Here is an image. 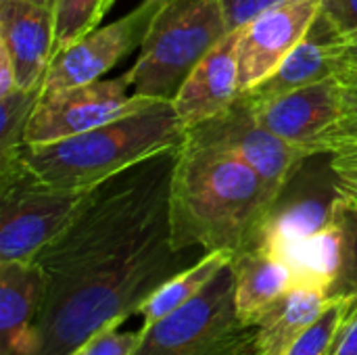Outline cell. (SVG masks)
<instances>
[{
  "mask_svg": "<svg viewBox=\"0 0 357 355\" xmlns=\"http://www.w3.org/2000/svg\"><path fill=\"white\" fill-rule=\"evenodd\" d=\"M86 192L50 186L21 151L0 157V262L36 259L71 224Z\"/></svg>",
  "mask_w": 357,
  "mask_h": 355,
  "instance_id": "cell-6",
  "label": "cell"
},
{
  "mask_svg": "<svg viewBox=\"0 0 357 355\" xmlns=\"http://www.w3.org/2000/svg\"><path fill=\"white\" fill-rule=\"evenodd\" d=\"M128 88L132 86L123 73L119 77L98 80L40 96L25 130V146L50 144L90 132L159 100L128 94Z\"/></svg>",
  "mask_w": 357,
  "mask_h": 355,
  "instance_id": "cell-7",
  "label": "cell"
},
{
  "mask_svg": "<svg viewBox=\"0 0 357 355\" xmlns=\"http://www.w3.org/2000/svg\"><path fill=\"white\" fill-rule=\"evenodd\" d=\"M228 31L220 0H167L153 19L136 63L126 71L134 94L172 100Z\"/></svg>",
  "mask_w": 357,
  "mask_h": 355,
  "instance_id": "cell-4",
  "label": "cell"
},
{
  "mask_svg": "<svg viewBox=\"0 0 357 355\" xmlns=\"http://www.w3.org/2000/svg\"><path fill=\"white\" fill-rule=\"evenodd\" d=\"M322 0H289L238 27V77L247 92L268 80L307 36Z\"/></svg>",
  "mask_w": 357,
  "mask_h": 355,
  "instance_id": "cell-12",
  "label": "cell"
},
{
  "mask_svg": "<svg viewBox=\"0 0 357 355\" xmlns=\"http://www.w3.org/2000/svg\"><path fill=\"white\" fill-rule=\"evenodd\" d=\"M274 203L268 184L247 163L186 134L169 188L176 249L226 251L234 257L257 245Z\"/></svg>",
  "mask_w": 357,
  "mask_h": 355,
  "instance_id": "cell-2",
  "label": "cell"
},
{
  "mask_svg": "<svg viewBox=\"0 0 357 355\" xmlns=\"http://www.w3.org/2000/svg\"><path fill=\"white\" fill-rule=\"evenodd\" d=\"M343 44L345 42L335 33V29L326 23V19L318 15L307 36L280 63V67L259 86L243 94L255 103L270 100L291 90L305 88L310 84L333 77L343 69V61H341Z\"/></svg>",
  "mask_w": 357,
  "mask_h": 355,
  "instance_id": "cell-17",
  "label": "cell"
},
{
  "mask_svg": "<svg viewBox=\"0 0 357 355\" xmlns=\"http://www.w3.org/2000/svg\"><path fill=\"white\" fill-rule=\"evenodd\" d=\"M0 46L8 52L17 86L42 90L54 46V8L31 0H0Z\"/></svg>",
  "mask_w": 357,
  "mask_h": 355,
  "instance_id": "cell-15",
  "label": "cell"
},
{
  "mask_svg": "<svg viewBox=\"0 0 357 355\" xmlns=\"http://www.w3.org/2000/svg\"><path fill=\"white\" fill-rule=\"evenodd\" d=\"M272 255L291 268L295 287L322 291L331 301L357 295V197L345 190L326 228Z\"/></svg>",
  "mask_w": 357,
  "mask_h": 355,
  "instance_id": "cell-9",
  "label": "cell"
},
{
  "mask_svg": "<svg viewBox=\"0 0 357 355\" xmlns=\"http://www.w3.org/2000/svg\"><path fill=\"white\" fill-rule=\"evenodd\" d=\"M176 157L157 155L88 190L71 224L36 255L46 274L36 355H71L100 328L123 324L205 255L172 241Z\"/></svg>",
  "mask_w": 357,
  "mask_h": 355,
  "instance_id": "cell-1",
  "label": "cell"
},
{
  "mask_svg": "<svg viewBox=\"0 0 357 355\" xmlns=\"http://www.w3.org/2000/svg\"><path fill=\"white\" fill-rule=\"evenodd\" d=\"M230 268L234 274L236 310L247 324H251L266 305L295 287L291 268L261 247H251L234 255Z\"/></svg>",
  "mask_w": 357,
  "mask_h": 355,
  "instance_id": "cell-19",
  "label": "cell"
},
{
  "mask_svg": "<svg viewBox=\"0 0 357 355\" xmlns=\"http://www.w3.org/2000/svg\"><path fill=\"white\" fill-rule=\"evenodd\" d=\"M40 96L42 90L17 88L0 98V157L15 155L25 146V130Z\"/></svg>",
  "mask_w": 357,
  "mask_h": 355,
  "instance_id": "cell-22",
  "label": "cell"
},
{
  "mask_svg": "<svg viewBox=\"0 0 357 355\" xmlns=\"http://www.w3.org/2000/svg\"><path fill=\"white\" fill-rule=\"evenodd\" d=\"M341 80V119L326 142V153L357 146V67H343Z\"/></svg>",
  "mask_w": 357,
  "mask_h": 355,
  "instance_id": "cell-24",
  "label": "cell"
},
{
  "mask_svg": "<svg viewBox=\"0 0 357 355\" xmlns=\"http://www.w3.org/2000/svg\"><path fill=\"white\" fill-rule=\"evenodd\" d=\"M341 61H343V67H357V42H354V44H343V48H341Z\"/></svg>",
  "mask_w": 357,
  "mask_h": 355,
  "instance_id": "cell-31",
  "label": "cell"
},
{
  "mask_svg": "<svg viewBox=\"0 0 357 355\" xmlns=\"http://www.w3.org/2000/svg\"><path fill=\"white\" fill-rule=\"evenodd\" d=\"M320 15L345 42H357V0H322Z\"/></svg>",
  "mask_w": 357,
  "mask_h": 355,
  "instance_id": "cell-26",
  "label": "cell"
},
{
  "mask_svg": "<svg viewBox=\"0 0 357 355\" xmlns=\"http://www.w3.org/2000/svg\"><path fill=\"white\" fill-rule=\"evenodd\" d=\"M121 324H109L94 333L71 355H132L142 331H119Z\"/></svg>",
  "mask_w": 357,
  "mask_h": 355,
  "instance_id": "cell-25",
  "label": "cell"
},
{
  "mask_svg": "<svg viewBox=\"0 0 357 355\" xmlns=\"http://www.w3.org/2000/svg\"><path fill=\"white\" fill-rule=\"evenodd\" d=\"M184 138L186 128L174 100L159 98L90 132L50 144L23 146L21 155L29 169L50 186L86 192L146 159L180 151Z\"/></svg>",
  "mask_w": 357,
  "mask_h": 355,
  "instance_id": "cell-3",
  "label": "cell"
},
{
  "mask_svg": "<svg viewBox=\"0 0 357 355\" xmlns=\"http://www.w3.org/2000/svg\"><path fill=\"white\" fill-rule=\"evenodd\" d=\"M165 2L167 0H142L121 19L102 27L98 25L84 38L59 50L50 61L42 96L102 80L107 71L142 44L153 19Z\"/></svg>",
  "mask_w": 357,
  "mask_h": 355,
  "instance_id": "cell-10",
  "label": "cell"
},
{
  "mask_svg": "<svg viewBox=\"0 0 357 355\" xmlns=\"http://www.w3.org/2000/svg\"><path fill=\"white\" fill-rule=\"evenodd\" d=\"M17 88L19 86H17V75H15L13 61L8 56V52L0 46V98L10 94Z\"/></svg>",
  "mask_w": 357,
  "mask_h": 355,
  "instance_id": "cell-30",
  "label": "cell"
},
{
  "mask_svg": "<svg viewBox=\"0 0 357 355\" xmlns=\"http://www.w3.org/2000/svg\"><path fill=\"white\" fill-rule=\"evenodd\" d=\"M220 2H222L224 15H226L228 27L238 29L245 23H249L253 17H257L259 13H264L276 4L289 2V0H220Z\"/></svg>",
  "mask_w": 357,
  "mask_h": 355,
  "instance_id": "cell-27",
  "label": "cell"
},
{
  "mask_svg": "<svg viewBox=\"0 0 357 355\" xmlns=\"http://www.w3.org/2000/svg\"><path fill=\"white\" fill-rule=\"evenodd\" d=\"M331 355H357V301L335 339Z\"/></svg>",
  "mask_w": 357,
  "mask_h": 355,
  "instance_id": "cell-29",
  "label": "cell"
},
{
  "mask_svg": "<svg viewBox=\"0 0 357 355\" xmlns=\"http://www.w3.org/2000/svg\"><path fill=\"white\" fill-rule=\"evenodd\" d=\"M249 103L264 126L314 157L326 153L328 136L341 119V80L337 73L276 98Z\"/></svg>",
  "mask_w": 357,
  "mask_h": 355,
  "instance_id": "cell-13",
  "label": "cell"
},
{
  "mask_svg": "<svg viewBox=\"0 0 357 355\" xmlns=\"http://www.w3.org/2000/svg\"><path fill=\"white\" fill-rule=\"evenodd\" d=\"M31 2L44 4V6H50V8H54V4H56V0H31Z\"/></svg>",
  "mask_w": 357,
  "mask_h": 355,
  "instance_id": "cell-32",
  "label": "cell"
},
{
  "mask_svg": "<svg viewBox=\"0 0 357 355\" xmlns=\"http://www.w3.org/2000/svg\"><path fill=\"white\" fill-rule=\"evenodd\" d=\"M232 253L226 251H211L197 259L186 270L172 276L165 285H161L138 310L142 318V326H151L161 318L169 316L178 308L192 301L226 266H230Z\"/></svg>",
  "mask_w": 357,
  "mask_h": 355,
  "instance_id": "cell-20",
  "label": "cell"
},
{
  "mask_svg": "<svg viewBox=\"0 0 357 355\" xmlns=\"http://www.w3.org/2000/svg\"><path fill=\"white\" fill-rule=\"evenodd\" d=\"M241 94L238 29H232L188 73L172 100L188 132L224 113Z\"/></svg>",
  "mask_w": 357,
  "mask_h": 355,
  "instance_id": "cell-14",
  "label": "cell"
},
{
  "mask_svg": "<svg viewBox=\"0 0 357 355\" xmlns=\"http://www.w3.org/2000/svg\"><path fill=\"white\" fill-rule=\"evenodd\" d=\"M115 0H56L52 56L100 25Z\"/></svg>",
  "mask_w": 357,
  "mask_h": 355,
  "instance_id": "cell-21",
  "label": "cell"
},
{
  "mask_svg": "<svg viewBox=\"0 0 357 355\" xmlns=\"http://www.w3.org/2000/svg\"><path fill=\"white\" fill-rule=\"evenodd\" d=\"M186 134L238 157L268 184L276 199L312 157L307 151L293 146L264 126L243 94L224 113Z\"/></svg>",
  "mask_w": 357,
  "mask_h": 355,
  "instance_id": "cell-8",
  "label": "cell"
},
{
  "mask_svg": "<svg viewBox=\"0 0 357 355\" xmlns=\"http://www.w3.org/2000/svg\"><path fill=\"white\" fill-rule=\"evenodd\" d=\"M140 331L132 355H257L255 328L236 310L230 266L192 301Z\"/></svg>",
  "mask_w": 357,
  "mask_h": 355,
  "instance_id": "cell-5",
  "label": "cell"
},
{
  "mask_svg": "<svg viewBox=\"0 0 357 355\" xmlns=\"http://www.w3.org/2000/svg\"><path fill=\"white\" fill-rule=\"evenodd\" d=\"M356 301L357 295L333 299L324 314L289 347L284 355H331L335 339Z\"/></svg>",
  "mask_w": 357,
  "mask_h": 355,
  "instance_id": "cell-23",
  "label": "cell"
},
{
  "mask_svg": "<svg viewBox=\"0 0 357 355\" xmlns=\"http://www.w3.org/2000/svg\"><path fill=\"white\" fill-rule=\"evenodd\" d=\"M331 165L339 184L357 197V146H347L337 153H331Z\"/></svg>",
  "mask_w": 357,
  "mask_h": 355,
  "instance_id": "cell-28",
  "label": "cell"
},
{
  "mask_svg": "<svg viewBox=\"0 0 357 355\" xmlns=\"http://www.w3.org/2000/svg\"><path fill=\"white\" fill-rule=\"evenodd\" d=\"M310 159L272 205L255 247L278 253L314 236L337 216L345 190L333 172L331 153L320 169H310Z\"/></svg>",
  "mask_w": 357,
  "mask_h": 355,
  "instance_id": "cell-11",
  "label": "cell"
},
{
  "mask_svg": "<svg viewBox=\"0 0 357 355\" xmlns=\"http://www.w3.org/2000/svg\"><path fill=\"white\" fill-rule=\"evenodd\" d=\"M46 274L31 262H0V355H36Z\"/></svg>",
  "mask_w": 357,
  "mask_h": 355,
  "instance_id": "cell-16",
  "label": "cell"
},
{
  "mask_svg": "<svg viewBox=\"0 0 357 355\" xmlns=\"http://www.w3.org/2000/svg\"><path fill=\"white\" fill-rule=\"evenodd\" d=\"M331 299L316 289L293 287L266 305L253 320L255 354L284 355L289 347L324 314Z\"/></svg>",
  "mask_w": 357,
  "mask_h": 355,
  "instance_id": "cell-18",
  "label": "cell"
}]
</instances>
